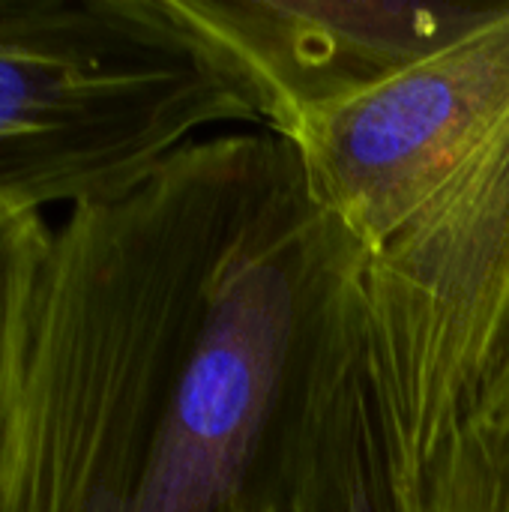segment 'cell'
<instances>
[{
    "mask_svg": "<svg viewBox=\"0 0 509 512\" xmlns=\"http://www.w3.org/2000/svg\"><path fill=\"white\" fill-rule=\"evenodd\" d=\"M252 512H399L366 363V318L330 360Z\"/></svg>",
    "mask_w": 509,
    "mask_h": 512,
    "instance_id": "cell-6",
    "label": "cell"
},
{
    "mask_svg": "<svg viewBox=\"0 0 509 512\" xmlns=\"http://www.w3.org/2000/svg\"><path fill=\"white\" fill-rule=\"evenodd\" d=\"M360 243L270 132L27 210L0 294V512H252L363 315Z\"/></svg>",
    "mask_w": 509,
    "mask_h": 512,
    "instance_id": "cell-1",
    "label": "cell"
},
{
    "mask_svg": "<svg viewBox=\"0 0 509 512\" xmlns=\"http://www.w3.org/2000/svg\"><path fill=\"white\" fill-rule=\"evenodd\" d=\"M24 210L27 207H18V204L0 198V276H3V258H6L9 237H12V231H15V225H18V219H21Z\"/></svg>",
    "mask_w": 509,
    "mask_h": 512,
    "instance_id": "cell-7",
    "label": "cell"
},
{
    "mask_svg": "<svg viewBox=\"0 0 509 512\" xmlns=\"http://www.w3.org/2000/svg\"><path fill=\"white\" fill-rule=\"evenodd\" d=\"M237 120L258 123L168 0H0V198L105 201Z\"/></svg>",
    "mask_w": 509,
    "mask_h": 512,
    "instance_id": "cell-2",
    "label": "cell"
},
{
    "mask_svg": "<svg viewBox=\"0 0 509 512\" xmlns=\"http://www.w3.org/2000/svg\"><path fill=\"white\" fill-rule=\"evenodd\" d=\"M219 60L258 123L285 138L303 117L351 102L492 24L507 3L168 0Z\"/></svg>",
    "mask_w": 509,
    "mask_h": 512,
    "instance_id": "cell-4",
    "label": "cell"
},
{
    "mask_svg": "<svg viewBox=\"0 0 509 512\" xmlns=\"http://www.w3.org/2000/svg\"><path fill=\"white\" fill-rule=\"evenodd\" d=\"M509 126V9L282 141L363 252L384 243Z\"/></svg>",
    "mask_w": 509,
    "mask_h": 512,
    "instance_id": "cell-3",
    "label": "cell"
},
{
    "mask_svg": "<svg viewBox=\"0 0 509 512\" xmlns=\"http://www.w3.org/2000/svg\"><path fill=\"white\" fill-rule=\"evenodd\" d=\"M375 411L396 510L509 512V348L462 384L387 390Z\"/></svg>",
    "mask_w": 509,
    "mask_h": 512,
    "instance_id": "cell-5",
    "label": "cell"
}]
</instances>
